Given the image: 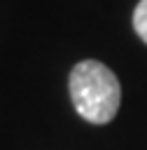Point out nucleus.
Listing matches in <instances>:
<instances>
[{"label":"nucleus","mask_w":147,"mask_h":150,"mask_svg":"<svg viewBox=\"0 0 147 150\" xmlns=\"http://www.w3.org/2000/svg\"><path fill=\"white\" fill-rule=\"evenodd\" d=\"M68 89L77 115L91 124H107L114 120L121 103V87L117 75L100 61H79L68 77Z\"/></svg>","instance_id":"nucleus-1"},{"label":"nucleus","mask_w":147,"mask_h":150,"mask_svg":"<svg viewBox=\"0 0 147 150\" xmlns=\"http://www.w3.org/2000/svg\"><path fill=\"white\" fill-rule=\"evenodd\" d=\"M133 28L140 35V40L147 45V0H140L133 12Z\"/></svg>","instance_id":"nucleus-2"}]
</instances>
